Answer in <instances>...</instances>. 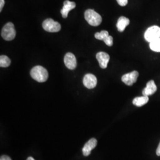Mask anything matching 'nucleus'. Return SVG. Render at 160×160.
<instances>
[{
  "label": "nucleus",
  "instance_id": "obj_7",
  "mask_svg": "<svg viewBox=\"0 0 160 160\" xmlns=\"http://www.w3.org/2000/svg\"><path fill=\"white\" fill-rule=\"evenodd\" d=\"M97 78L94 75L87 74L83 78V84L88 89L94 88L97 85Z\"/></svg>",
  "mask_w": 160,
  "mask_h": 160
},
{
  "label": "nucleus",
  "instance_id": "obj_12",
  "mask_svg": "<svg viewBox=\"0 0 160 160\" xmlns=\"http://www.w3.org/2000/svg\"><path fill=\"white\" fill-rule=\"evenodd\" d=\"M157 90V86L155 84L154 80H151L148 82L147 84L146 87L144 88L142 91V94L145 96H151L154 94Z\"/></svg>",
  "mask_w": 160,
  "mask_h": 160
},
{
  "label": "nucleus",
  "instance_id": "obj_20",
  "mask_svg": "<svg viewBox=\"0 0 160 160\" xmlns=\"http://www.w3.org/2000/svg\"><path fill=\"white\" fill-rule=\"evenodd\" d=\"M0 160H12L10 157L7 156V155H2L0 158Z\"/></svg>",
  "mask_w": 160,
  "mask_h": 160
},
{
  "label": "nucleus",
  "instance_id": "obj_21",
  "mask_svg": "<svg viewBox=\"0 0 160 160\" xmlns=\"http://www.w3.org/2000/svg\"><path fill=\"white\" fill-rule=\"evenodd\" d=\"M5 4V1L4 0H0V12L2 11V8Z\"/></svg>",
  "mask_w": 160,
  "mask_h": 160
},
{
  "label": "nucleus",
  "instance_id": "obj_11",
  "mask_svg": "<svg viewBox=\"0 0 160 160\" xmlns=\"http://www.w3.org/2000/svg\"><path fill=\"white\" fill-rule=\"evenodd\" d=\"M76 7V4L74 2L69 1L68 0H66L63 2V8L61 10V13L62 17L65 18L68 17L69 12L71 10L74 9Z\"/></svg>",
  "mask_w": 160,
  "mask_h": 160
},
{
  "label": "nucleus",
  "instance_id": "obj_1",
  "mask_svg": "<svg viewBox=\"0 0 160 160\" xmlns=\"http://www.w3.org/2000/svg\"><path fill=\"white\" fill-rule=\"evenodd\" d=\"M30 75L32 78L36 81L39 82H44L48 78V72L43 67L38 65L32 69Z\"/></svg>",
  "mask_w": 160,
  "mask_h": 160
},
{
  "label": "nucleus",
  "instance_id": "obj_19",
  "mask_svg": "<svg viewBox=\"0 0 160 160\" xmlns=\"http://www.w3.org/2000/svg\"><path fill=\"white\" fill-rule=\"evenodd\" d=\"M119 5L122 7L126 6L128 4V0H116Z\"/></svg>",
  "mask_w": 160,
  "mask_h": 160
},
{
  "label": "nucleus",
  "instance_id": "obj_4",
  "mask_svg": "<svg viewBox=\"0 0 160 160\" xmlns=\"http://www.w3.org/2000/svg\"><path fill=\"white\" fill-rule=\"evenodd\" d=\"M145 39L151 43L160 38V28L157 26H153L147 29L144 34Z\"/></svg>",
  "mask_w": 160,
  "mask_h": 160
},
{
  "label": "nucleus",
  "instance_id": "obj_2",
  "mask_svg": "<svg viewBox=\"0 0 160 160\" xmlns=\"http://www.w3.org/2000/svg\"><path fill=\"white\" fill-rule=\"evenodd\" d=\"M86 21L92 26H98L102 22V17L94 10L88 9L84 13Z\"/></svg>",
  "mask_w": 160,
  "mask_h": 160
},
{
  "label": "nucleus",
  "instance_id": "obj_14",
  "mask_svg": "<svg viewBox=\"0 0 160 160\" xmlns=\"http://www.w3.org/2000/svg\"><path fill=\"white\" fill-rule=\"evenodd\" d=\"M148 96H141V97H135L133 100L132 103L133 105L137 106V107H142L143 105L146 104L148 102Z\"/></svg>",
  "mask_w": 160,
  "mask_h": 160
},
{
  "label": "nucleus",
  "instance_id": "obj_6",
  "mask_svg": "<svg viewBox=\"0 0 160 160\" xmlns=\"http://www.w3.org/2000/svg\"><path fill=\"white\" fill-rule=\"evenodd\" d=\"M139 73L137 71L123 75L122 77V81L127 86H131L137 82Z\"/></svg>",
  "mask_w": 160,
  "mask_h": 160
},
{
  "label": "nucleus",
  "instance_id": "obj_13",
  "mask_svg": "<svg viewBox=\"0 0 160 160\" xmlns=\"http://www.w3.org/2000/svg\"><path fill=\"white\" fill-rule=\"evenodd\" d=\"M129 23H130V20L129 18L124 16H121L119 17L116 24L117 29L118 30V31L120 32H123L126 28V26L129 24Z\"/></svg>",
  "mask_w": 160,
  "mask_h": 160
},
{
  "label": "nucleus",
  "instance_id": "obj_16",
  "mask_svg": "<svg viewBox=\"0 0 160 160\" xmlns=\"http://www.w3.org/2000/svg\"><path fill=\"white\" fill-rule=\"evenodd\" d=\"M149 48L152 51L160 52V38L149 43Z\"/></svg>",
  "mask_w": 160,
  "mask_h": 160
},
{
  "label": "nucleus",
  "instance_id": "obj_22",
  "mask_svg": "<svg viewBox=\"0 0 160 160\" xmlns=\"http://www.w3.org/2000/svg\"><path fill=\"white\" fill-rule=\"evenodd\" d=\"M156 154L158 155V156H160V142L158 146V148L157 149V151H156Z\"/></svg>",
  "mask_w": 160,
  "mask_h": 160
},
{
  "label": "nucleus",
  "instance_id": "obj_15",
  "mask_svg": "<svg viewBox=\"0 0 160 160\" xmlns=\"http://www.w3.org/2000/svg\"><path fill=\"white\" fill-rule=\"evenodd\" d=\"M11 64V60L10 58L5 56V55H1L0 57V67L6 68L10 65Z\"/></svg>",
  "mask_w": 160,
  "mask_h": 160
},
{
  "label": "nucleus",
  "instance_id": "obj_3",
  "mask_svg": "<svg viewBox=\"0 0 160 160\" xmlns=\"http://www.w3.org/2000/svg\"><path fill=\"white\" fill-rule=\"evenodd\" d=\"M16 35L14 25L12 23H7L3 27L1 31V36L4 40L10 41L13 40Z\"/></svg>",
  "mask_w": 160,
  "mask_h": 160
},
{
  "label": "nucleus",
  "instance_id": "obj_5",
  "mask_svg": "<svg viewBox=\"0 0 160 160\" xmlns=\"http://www.w3.org/2000/svg\"><path fill=\"white\" fill-rule=\"evenodd\" d=\"M42 26L45 31L51 33L58 32L61 28V24L52 18H48L45 20L43 22Z\"/></svg>",
  "mask_w": 160,
  "mask_h": 160
},
{
  "label": "nucleus",
  "instance_id": "obj_8",
  "mask_svg": "<svg viewBox=\"0 0 160 160\" xmlns=\"http://www.w3.org/2000/svg\"><path fill=\"white\" fill-rule=\"evenodd\" d=\"M64 63L69 69H74L77 67V59L74 55L72 53H67L64 57Z\"/></svg>",
  "mask_w": 160,
  "mask_h": 160
},
{
  "label": "nucleus",
  "instance_id": "obj_10",
  "mask_svg": "<svg viewBox=\"0 0 160 160\" xmlns=\"http://www.w3.org/2000/svg\"><path fill=\"white\" fill-rule=\"evenodd\" d=\"M97 141L95 138H92L85 144L82 148V153L84 156H88L92 150L97 146Z\"/></svg>",
  "mask_w": 160,
  "mask_h": 160
},
{
  "label": "nucleus",
  "instance_id": "obj_23",
  "mask_svg": "<svg viewBox=\"0 0 160 160\" xmlns=\"http://www.w3.org/2000/svg\"><path fill=\"white\" fill-rule=\"evenodd\" d=\"M27 160H34V158H33V157H28V159H27Z\"/></svg>",
  "mask_w": 160,
  "mask_h": 160
},
{
  "label": "nucleus",
  "instance_id": "obj_18",
  "mask_svg": "<svg viewBox=\"0 0 160 160\" xmlns=\"http://www.w3.org/2000/svg\"><path fill=\"white\" fill-rule=\"evenodd\" d=\"M113 37H112V36H109L106 39H104L103 41H104V42L108 46H112L113 45Z\"/></svg>",
  "mask_w": 160,
  "mask_h": 160
},
{
  "label": "nucleus",
  "instance_id": "obj_17",
  "mask_svg": "<svg viewBox=\"0 0 160 160\" xmlns=\"http://www.w3.org/2000/svg\"><path fill=\"white\" fill-rule=\"evenodd\" d=\"M109 33L106 30H102L99 33L95 34V38L98 40H104L109 36Z\"/></svg>",
  "mask_w": 160,
  "mask_h": 160
},
{
  "label": "nucleus",
  "instance_id": "obj_9",
  "mask_svg": "<svg viewBox=\"0 0 160 160\" xmlns=\"http://www.w3.org/2000/svg\"><path fill=\"white\" fill-rule=\"evenodd\" d=\"M96 58L97 61H98L100 67L102 68L105 69L107 68L110 60L109 54L104 52H100L97 53Z\"/></svg>",
  "mask_w": 160,
  "mask_h": 160
}]
</instances>
